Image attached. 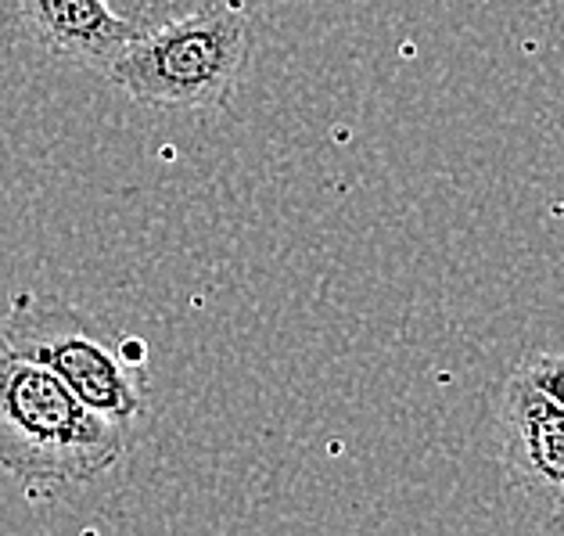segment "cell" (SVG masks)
<instances>
[{
	"label": "cell",
	"instance_id": "cell-1",
	"mask_svg": "<svg viewBox=\"0 0 564 536\" xmlns=\"http://www.w3.org/2000/svg\"><path fill=\"white\" fill-rule=\"evenodd\" d=\"M127 429L98 415L51 375L0 339V469L33 501L87 486L116 469Z\"/></svg>",
	"mask_w": 564,
	"mask_h": 536
},
{
	"label": "cell",
	"instance_id": "cell-2",
	"mask_svg": "<svg viewBox=\"0 0 564 536\" xmlns=\"http://www.w3.org/2000/svg\"><path fill=\"white\" fill-rule=\"evenodd\" d=\"M252 22L245 4H219L137 33L105 68L119 90L148 108H224L249 62Z\"/></svg>",
	"mask_w": 564,
	"mask_h": 536
},
{
	"label": "cell",
	"instance_id": "cell-3",
	"mask_svg": "<svg viewBox=\"0 0 564 536\" xmlns=\"http://www.w3.org/2000/svg\"><path fill=\"white\" fill-rule=\"evenodd\" d=\"M0 339L15 353L44 364L87 407L122 429L144 418L148 367L122 361L119 339L68 299L33 292L15 296L0 321Z\"/></svg>",
	"mask_w": 564,
	"mask_h": 536
},
{
	"label": "cell",
	"instance_id": "cell-4",
	"mask_svg": "<svg viewBox=\"0 0 564 536\" xmlns=\"http://www.w3.org/2000/svg\"><path fill=\"white\" fill-rule=\"evenodd\" d=\"M497 458L514 501L564 529V410L514 371L497 407Z\"/></svg>",
	"mask_w": 564,
	"mask_h": 536
},
{
	"label": "cell",
	"instance_id": "cell-5",
	"mask_svg": "<svg viewBox=\"0 0 564 536\" xmlns=\"http://www.w3.org/2000/svg\"><path fill=\"white\" fill-rule=\"evenodd\" d=\"M19 15L25 33L51 58L101 73L137 36L108 0H19Z\"/></svg>",
	"mask_w": 564,
	"mask_h": 536
},
{
	"label": "cell",
	"instance_id": "cell-6",
	"mask_svg": "<svg viewBox=\"0 0 564 536\" xmlns=\"http://www.w3.org/2000/svg\"><path fill=\"white\" fill-rule=\"evenodd\" d=\"M219 4H245L249 8V0H108V8H112L133 33H148L162 22L195 15V11H209Z\"/></svg>",
	"mask_w": 564,
	"mask_h": 536
},
{
	"label": "cell",
	"instance_id": "cell-7",
	"mask_svg": "<svg viewBox=\"0 0 564 536\" xmlns=\"http://www.w3.org/2000/svg\"><path fill=\"white\" fill-rule=\"evenodd\" d=\"M518 371L546 396L550 404H557L564 410V353H532L521 361Z\"/></svg>",
	"mask_w": 564,
	"mask_h": 536
}]
</instances>
